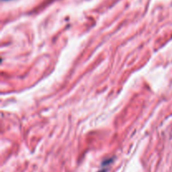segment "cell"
<instances>
[{
  "label": "cell",
  "instance_id": "obj_1",
  "mask_svg": "<svg viewBox=\"0 0 172 172\" xmlns=\"http://www.w3.org/2000/svg\"><path fill=\"white\" fill-rule=\"evenodd\" d=\"M112 162V159H107L103 164V168H102V170H100L98 172H106V167H108V165H109L110 163Z\"/></svg>",
  "mask_w": 172,
  "mask_h": 172
}]
</instances>
